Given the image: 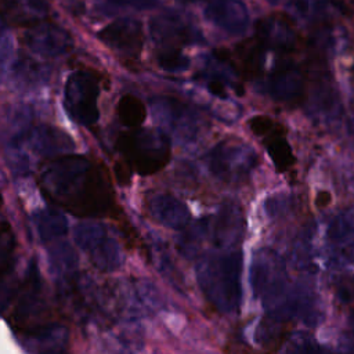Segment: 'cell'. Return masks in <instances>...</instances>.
Instances as JSON below:
<instances>
[{"mask_svg":"<svg viewBox=\"0 0 354 354\" xmlns=\"http://www.w3.org/2000/svg\"><path fill=\"white\" fill-rule=\"evenodd\" d=\"M24 43L36 54L55 58L68 53L73 44L72 36L64 28L53 22H35L26 28Z\"/></svg>","mask_w":354,"mask_h":354,"instance_id":"52a82bcc","label":"cell"},{"mask_svg":"<svg viewBox=\"0 0 354 354\" xmlns=\"http://www.w3.org/2000/svg\"><path fill=\"white\" fill-rule=\"evenodd\" d=\"M7 8H12V7H15V4L18 3V0H0Z\"/></svg>","mask_w":354,"mask_h":354,"instance_id":"4316f807","label":"cell"},{"mask_svg":"<svg viewBox=\"0 0 354 354\" xmlns=\"http://www.w3.org/2000/svg\"><path fill=\"white\" fill-rule=\"evenodd\" d=\"M41 68L32 62V59H19L15 65V75L22 82H36L41 76Z\"/></svg>","mask_w":354,"mask_h":354,"instance_id":"ffe728a7","label":"cell"},{"mask_svg":"<svg viewBox=\"0 0 354 354\" xmlns=\"http://www.w3.org/2000/svg\"><path fill=\"white\" fill-rule=\"evenodd\" d=\"M116 148L130 170L149 176L162 170L170 160L169 138L159 130L131 129L119 136Z\"/></svg>","mask_w":354,"mask_h":354,"instance_id":"7a4b0ae2","label":"cell"},{"mask_svg":"<svg viewBox=\"0 0 354 354\" xmlns=\"http://www.w3.org/2000/svg\"><path fill=\"white\" fill-rule=\"evenodd\" d=\"M207 88H209V91H210L212 94H214V95H217V97H220V98H224V97H225V88H224L223 83L218 82V80H212V82L207 84Z\"/></svg>","mask_w":354,"mask_h":354,"instance_id":"cb8c5ba5","label":"cell"},{"mask_svg":"<svg viewBox=\"0 0 354 354\" xmlns=\"http://www.w3.org/2000/svg\"><path fill=\"white\" fill-rule=\"evenodd\" d=\"M100 79L88 71L73 72L64 88L65 109L69 116L83 126H91L98 120Z\"/></svg>","mask_w":354,"mask_h":354,"instance_id":"277c9868","label":"cell"},{"mask_svg":"<svg viewBox=\"0 0 354 354\" xmlns=\"http://www.w3.org/2000/svg\"><path fill=\"white\" fill-rule=\"evenodd\" d=\"M26 6L33 12H37V14H43L46 11V8H47L44 0H26Z\"/></svg>","mask_w":354,"mask_h":354,"instance_id":"484cf974","label":"cell"},{"mask_svg":"<svg viewBox=\"0 0 354 354\" xmlns=\"http://www.w3.org/2000/svg\"><path fill=\"white\" fill-rule=\"evenodd\" d=\"M118 116L126 127L138 129L147 118V109L141 100L126 94L118 102Z\"/></svg>","mask_w":354,"mask_h":354,"instance_id":"e0dca14e","label":"cell"},{"mask_svg":"<svg viewBox=\"0 0 354 354\" xmlns=\"http://www.w3.org/2000/svg\"><path fill=\"white\" fill-rule=\"evenodd\" d=\"M326 0H293L295 10L306 18H314L319 11L324 10Z\"/></svg>","mask_w":354,"mask_h":354,"instance_id":"7402d4cb","label":"cell"},{"mask_svg":"<svg viewBox=\"0 0 354 354\" xmlns=\"http://www.w3.org/2000/svg\"><path fill=\"white\" fill-rule=\"evenodd\" d=\"M330 201H332V196H330V194L328 191H319L317 194V196H315V205L319 209H324V207L329 206Z\"/></svg>","mask_w":354,"mask_h":354,"instance_id":"d4e9b609","label":"cell"},{"mask_svg":"<svg viewBox=\"0 0 354 354\" xmlns=\"http://www.w3.org/2000/svg\"><path fill=\"white\" fill-rule=\"evenodd\" d=\"M7 274L0 275V311L8 304L11 296L14 295V285L8 282Z\"/></svg>","mask_w":354,"mask_h":354,"instance_id":"603a6c76","label":"cell"},{"mask_svg":"<svg viewBox=\"0 0 354 354\" xmlns=\"http://www.w3.org/2000/svg\"><path fill=\"white\" fill-rule=\"evenodd\" d=\"M270 1H274V0H270Z\"/></svg>","mask_w":354,"mask_h":354,"instance_id":"f1b7e54d","label":"cell"},{"mask_svg":"<svg viewBox=\"0 0 354 354\" xmlns=\"http://www.w3.org/2000/svg\"><path fill=\"white\" fill-rule=\"evenodd\" d=\"M236 57L241 71L246 75V77L253 79L259 75L264 65V54H266V44L257 36L252 40L243 41L236 46Z\"/></svg>","mask_w":354,"mask_h":354,"instance_id":"4fadbf2b","label":"cell"},{"mask_svg":"<svg viewBox=\"0 0 354 354\" xmlns=\"http://www.w3.org/2000/svg\"><path fill=\"white\" fill-rule=\"evenodd\" d=\"M304 77L293 64H281L270 79V93L278 100L296 101L303 94Z\"/></svg>","mask_w":354,"mask_h":354,"instance_id":"30bf717a","label":"cell"},{"mask_svg":"<svg viewBox=\"0 0 354 354\" xmlns=\"http://www.w3.org/2000/svg\"><path fill=\"white\" fill-rule=\"evenodd\" d=\"M1 205H3V198H1V194H0V207H1Z\"/></svg>","mask_w":354,"mask_h":354,"instance_id":"83f0119b","label":"cell"},{"mask_svg":"<svg viewBox=\"0 0 354 354\" xmlns=\"http://www.w3.org/2000/svg\"><path fill=\"white\" fill-rule=\"evenodd\" d=\"M98 39L109 48L134 58L142 50V25L134 18H119L98 32Z\"/></svg>","mask_w":354,"mask_h":354,"instance_id":"ba28073f","label":"cell"},{"mask_svg":"<svg viewBox=\"0 0 354 354\" xmlns=\"http://www.w3.org/2000/svg\"><path fill=\"white\" fill-rule=\"evenodd\" d=\"M91 263L102 270V271H111L115 270L120 264V250L118 243L111 238L105 236L101 239L91 250L87 252Z\"/></svg>","mask_w":354,"mask_h":354,"instance_id":"2e32d148","label":"cell"},{"mask_svg":"<svg viewBox=\"0 0 354 354\" xmlns=\"http://www.w3.org/2000/svg\"><path fill=\"white\" fill-rule=\"evenodd\" d=\"M12 322L21 332L33 339L57 326L50 319V313L43 297L39 272L35 264L29 267L22 285V290L12 314Z\"/></svg>","mask_w":354,"mask_h":354,"instance_id":"3957f363","label":"cell"},{"mask_svg":"<svg viewBox=\"0 0 354 354\" xmlns=\"http://www.w3.org/2000/svg\"><path fill=\"white\" fill-rule=\"evenodd\" d=\"M264 145L268 151V155L271 156L275 167L278 171L288 170L295 163V156L292 153L290 145L288 144L285 138V129L281 124H277L272 133H270L267 137L263 138Z\"/></svg>","mask_w":354,"mask_h":354,"instance_id":"5bb4252c","label":"cell"},{"mask_svg":"<svg viewBox=\"0 0 354 354\" xmlns=\"http://www.w3.org/2000/svg\"><path fill=\"white\" fill-rule=\"evenodd\" d=\"M256 163V155L241 141L225 140L214 148L210 158L212 171L224 180L246 177Z\"/></svg>","mask_w":354,"mask_h":354,"instance_id":"5b68a950","label":"cell"},{"mask_svg":"<svg viewBox=\"0 0 354 354\" xmlns=\"http://www.w3.org/2000/svg\"><path fill=\"white\" fill-rule=\"evenodd\" d=\"M250 130L257 136V137H267L270 133L274 131L278 123H275L271 118L266 115H257L249 119L248 122Z\"/></svg>","mask_w":354,"mask_h":354,"instance_id":"44dd1931","label":"cell"},{"mask_svg":"<svg viewBox=\"0 0 354 354\" xmlns=\"http://www.w3.org/2000/svg\"><path fill=\"white\" fill-rule=\"evenodd\" d=\"M33 149L43 156H62L73 148L72 138L58 127L39 126L29 136Z\"/></svg>","mask_w":354,"mask_h":354,"instance_id":"8fae6325","label":"cell"},{"mask_svg":"<svg viewBox=\"0 0 354 354\" xmlns=\"http://www.w3.org/2000/svg\"><path fill=\"white\" fill-rule=\"evenodd\" d=\"M206 286L216 297H223L227 308L239 300V260L235 254L214 260L206 267Z\"/></svg>","mask_w":354,"mask_h":354,"instance_id":"8992f818","label":"cell"},{"mask_svg":"<svg viewBox=\"0 0 354 354\" xmlns=\"http://www.w3.org/2000/svg\"><path fill=\"white\" fill-rule=\"evenodd\" d=\"M158 64L165 71L176 72L188 66V58L180 51V48H163L158 53Z\"/></svg>","mask_w":354,"mask_h":354,"instance_id":"d6986e66","label":"cell"},{"mask_svg":"<svg viewBox=\"0 0 354 354\" xmlns=\"http://www.w3.org/2000/svg\"><path fill=\"white\" fill-rule=\"evenodd\" d=\"M206 17L221 29L231 33L245 32L249 15L239 0H214L206 8Z\"/></svg>","mask_w":354,"mask_h":354,"instance_id":"9c48e42d","label":"cell"},{"mask_svg":"<svg viewBox=\"0 0 354 354\" xmlns=\"http://www.w3.org/2000/svg\"><path fill=\"white\" fill-rule=\"evenodd\" d=\"M15 250V238L7 223H0V275L8 274Z\"/></svg>","mask_w":354,"mask_h":354,"instance_id":"ac0fdd59","label":"cell"},{"mask_svg":"<svg viewBox=\"0 0 354 354\" xmlns=\"http://www.w3.org/2000/svg\"><path fill=\"white\" fill-rule=\"evenodd\" d=\"M148 209L155 220L170 228H181L189 220L185 205L167 194L153 195L148 201Z\"/></svg>","mask_w":354,"mask_h":354,"instance_id":"7c38bea8","label":"cell"},{"mask_svg":"<svg viewBox=\"0 0 354 354\" xmlns=\"http://www.w3.org/2000/svg\"><path fill=\"white\" fill-rule=\"evenodd\" d=\"M39 184L50 202L79 217H101L115 206L106 169L82 155H62L47 162Z\"/></svg>","mask_w":354,"mask_h":354,"instance_id":"6da1fadb","label":"cell"},{"mask_svg":"<svg viewBox=\"0 0 354 354\" xmlns=\"http://www.w3.org/2000/svg\"><path fill=\"white\" fill-rule=\"evenodd\" d=\"M33 220H35L36 230L44 242L54 241L65 235L68 231L66 218L62 216V213L54 209L39 210L33 216Z\"/></svg>","mask_w":354,"mask_h":354,"instance_id":"9a60e30c","label":"cell"}]
</instances>
